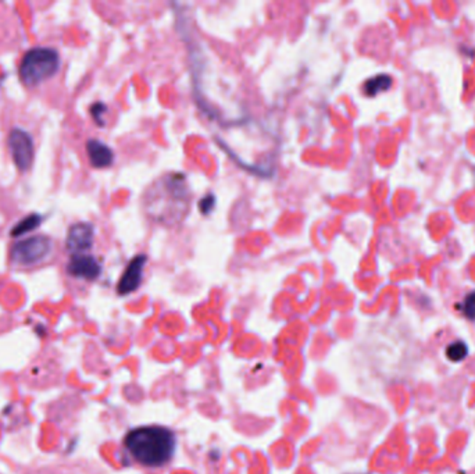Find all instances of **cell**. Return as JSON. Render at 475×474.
<instances>
[{
	"label": "cell",
	"mask_w": 475,
	"mask_h": 474,
	"mask_svg": "<svg viewBox=\"0 0 475 474\" xmlns=\"http://www.w3.org/2000/svg\"><path fill=\"white\" fill-rule=\"evenodd\" d=\"M190 192L183 174L168 172L158 178L145 192L144 209L148 217L165 227L183 221L189 212Z\"/></svg>",
	"instance_id": "6da1fadb"
},
{
	"label": "cell",
	"mask_w": 475,
	"mask_h": 474,
	"mask_svg": "<svg viewBox=\"0 0 475 474\" xmlns=\"http://www.w3.org/2000/svg\"><path fill=\"white\" fill-rule=\"evenodd\" d=\"M124 444L134 459L148 468H160L168 464L176 448L174 433L161 426L134 429L126 436Z\"/></svg>",
	"instance_id": "7a4b0ae2"
},
{
	"label": "cell",
	"mask_w": 475,
	"mask_h": 474,
	"mask_svg": "<svg viewBox=\"0 0 475 474\" xmlns=\"http://www.w3.org/2000/svg\"><path fill=\"white\" fill-rule=\"evenodd\" d=\"M60 66L54 49L33 47L25 53L20 64V78L28 87H35L53 77Z\"/></svg>",
	"instance_id": "3957f363"
},
{
	"label": "cell",
	"mask_w": 475,
	"mask_h": 474,
	"mask_svg": "<svg viewBox=\"0 0 475 474\" xmlns=\"http://www.w3.org/2000/svg\"><path fill=\"white\" fill-rule=\"evenodd\" d=\"M50 251H52L50 238L36 235L15 244L11 248L10 259L17 265L29 266L43 260L50 253Z\"/></svg>",
	"instance_id": "277c9868"
},
{
	"label": "cell",
	"mask_w": 475,
	"mask_h": 474,
	"mask_svg": "<svg viewBox=\"0 0 475 474\" xmlns=\"http://www.w3.org/2000/svg\"><path fill=\"white\" fill-rule=\"evenodd\" d=\"M8 149L13 161L20 171H28L33 163V141L31 135L22 130H13L8 135Z\"/></svg>",
	"instance_id": "5b68a950"
},
{
	"label": "cell",
	"mask_w": 475,
	"mask_h": 474,
	"mask_svg": "<svg viewBox=\"0 0 475 474\" xmlns=\"http://www.w3.org/2000/svg\"><path fill=\"white\" fill-rule=\"evenodd\" d=\"M148 262V258L145 255L135 256L127 266L126 272L123 273L119 286H117V292L120 295H128L134 291L138 290V287L142 283L144 277V267Z\"/></svg>",
	"instance_id": "8992f818"
},
{
	"label": "cell",
	"mask_w": 475,
	"mask_h": 474,
	"mask_svg": "<svg viewBox=\"0 0 475 474\" xmlns=\"http://www.w3.org/2000/svg\"><path fill=\"white\" fill-rule=\"evenodd\" d=\"M93 225L89 223H77L71 225L66 241L67 249L74 255H80L81 252L91 249L93 244Z\"/></svg>",
	"instance_id": "52a82bcc"
},
{
	"label": "cell",
	"mask_w": 475,
	"mask_h": 474,
	"mask_svg": "<svg viewBox=\"0 0 475 474\" xmlns=\"http://www.w3.org/2000/svg\"><path fill=\"white\" fill-rule=\"evenodd\" d=\"M68 274L84 280H96L102 273L100 263L89 255H74L67 266Z\"/></svg>",
	"instance_id": "ba28073f"
},
{
	"label": "cell",
	"mask_w": 475,
	"mask_h": 474,
	"mask_svg": "<svg viewBox=\"0 0 475 474\" xmlns=\"http://www.w3.org/2000/svg\"><path fill=\"white\" fill-rule=\"evenodd\" d=\"M86 152L91 160V164L96 168H105L113 164L114 154L113 151L98 140H89L86 142Z\"/></svg>",
	"instance_id": "9c48e42d"
},
{
	"label": "cell",
	"mask_w": 475,
	"mask_h": 474,
	"mask_svg": "<svg viewBox=\"0 0 475 474\" xmlns=\"http://www.w3.org/2000/svg\"><path fill=\"white\" fill-rule=\"evenodd\" d=\"M391 85H392V78L386 74H379L377 77L370 78L364 84V94L367 96H377L378 94L388 91Z\"/></svg>",
	"instance_id": "30bf717a"
},
{
	"label": "cell",
	"mask_w": 475,
	"mask_h": 474,
	"mask_svg": "<svg viewBox=\"0 0 475 474\" xmlns=\"http://www.w3.org/2000/svg\"><path fill=\"white\" fill-rule=\"evenodd\" d=\"M42 223V216L32 213L29 216H27L25 219H22L13 230H11V235L13 237H20L24 235L27 232H31L33 230H36Z\"/></svg>",
	"instance_id": "8fae6325"
},
{
	"label": "cell",
	"mask_w": 475,
	"mask_h": 474,
	"mask_svg": "<svg viewBox=\"0 0 475 474\" xmlns=\"http://www.w3.org/2000/svg\"><path fill=\"white\" fill-rule=\"evenodd\" d=\"M469 353V349H467V345L462 341H458V342H453L448 346L446 349V356L452 360V362H460L463 360Z\"/></svg>",
	"instance_id": "7c38bea8"
},
{
	"label": "cell",
	"mask_w": 475,
	"mask_h": 474,
	"mask_svg": "<svg viewBox=\"0 0 475 474\" xmlns=\"http://www.w3.org/2000/svg\"><path fill=\"white\" fill-rule=\"evenodd\" d=\"M463 313L467 318L475 320V291L466 297L463 302Z\"/></svg>",
	"instance_id": "4fadbf2b"
},
{
	"label": "cell",
	"mask_w": 475,
	"mask_h": 474,
	"mask_svg": "<svg viewBox=\"0 0 475 474\" xmlns=\"http://www.w3.org/2000/svg\"><path fill=\"white\" fill-rule=\"evenodd\" d=\"M106 112H107L106 105H103V103H100V102L92 105V108H91V114H92V117H93V120L96 121L98 126H103V124H105L102 116H103Z\"/></svg>",
	"instance_id": "5bb4252c"
},
{
	"label": "cell",
	"mask_w": 475,
	"mask_h": 474,
	"mask_svg": "<svg viewBox=\"0 0 475 474\" xmlns=\"http://www.w3.org/2000/svg\"><path fill=\"white\" fill-rule=\"evenodd\" d=\"M214 205H216V198H214V195L209 193L207 196L202 198V200L199 202V209L203 214H209L213 210Z\"/></svg>",
	"instance_id": "9a60e30c"
}]
</instances>
